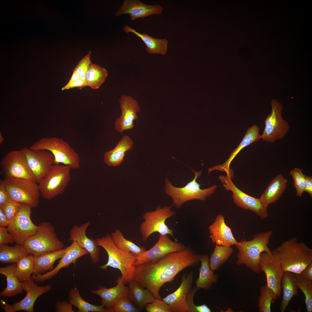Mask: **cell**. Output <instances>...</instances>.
<instances>
[{
  "mask_svg": "<svg viewBox=\"0 0 312 312\" xmlns=\"http://www.w3.org/2000/svg\"><path fill=\"white\" fill-rule=\"evenodd\" d=\"M201 255L186 247L172 252L155 263L144 264L136 267L133 281L149 289L155 298L161 299L159 292L165 283L172 282L174 277L185 268L196 264Z\"/></svg>",
  "mask_w": 312,
  "mask_h": 312,
  "instance_id": "6da1fadb",
  "label": "cell"
},
{
  "mask_svg": "<svg viewBox=\"0 0 312 312\" xmlns=\"http://www.w3.org/2000/svg\"><path fill=\"white\" fill-rule=\"evenodd\" d=\"M272 252L279 258L284 272L300 274L312 263V249L296 237L284 241Z\"/></svg>",
  "mask_w": 312,
  "mask_h": 312,
  "instance_id": "7a4b0ae2",
  "label": "cell"
},
{
  "mask_svg": "<svg viewBox=\"0 0 312 312\" xmlns=\"http://www.w3.org/2000/svg\"><path fill=\"white\" fill-rule=\"evenodd\" d=\"M95 240L98 246L105 250L108 257L107 263L98 268L103 270H105L108 267L119 270L125 285L133 281L136 268L134 264L136 257L131 253L119 250L114 243L111 235L107 234Z\"/></svg>",
  "mask_w": 312,
  "mask_h": 312,
  "instance_id": "3957f363",
  "label": "cell"
},
{
  "mask_svg": "<svg viewBox=\"0 0 312 312\" xmlns=\"http://www.w3.org/2000/svg\"><path fill=\"white\" fill-rule=\"evenodd\" d=\"M272 234V231L270 230L256 234L250 240L243 239L238 242L235 245L238 251L237 264H245L254 272L259 274L258 264L261 253L272 252L268 245Z\"/></svg>",
  "mask_w": 312,
  "mask_h": 312,
  "instance_id": "277c9868",
  "label": "cell"
},
{
  "mask_svg": "<svg viewBox=\"0 0 312 312\" xmlns=\"http://www.w3.org/2000/svg\"><path fill=\"white\" fill-rule=\"evenodd\" d=\"M32 150L49 151L54 157V164H61L70 166L72 169H79L80 157L79 154L66 142L56 137H43L36 141L29 148Z\"/></svg>",
  "mask_w": 312,
  "mask_h": 312,
  "instance_id": "5b68a950",
  "label": "cell"
},
{
  "mask_svg": "<svg viewBox=\"0 0 312 312\" xmlns=\"http://www.w3.org/2000/svg\"><path fill=\"white\" fill-rule=\"evenodd\" d=\"M192 170L194 173V177L183 187H175L172 185L167 177L165 179V192L166 194L172 199V205L177 209L181 208L184 203L189 200H205L211 195L217 188V185L215 184L207 189H201L200 185L197 182L196 180L201 176L202 171L201 170L196 172Z\"/></svg>",
  "mask_w": 312,
  "mask_h": 312,
  "instance_id": "8992f818",
  "label": "cell"
},
{
  "mask_svg": "<svg viewBox=\"0 0 312 312\" xmlns=\"http://www.w3.org/2000/svg\"><path fill=\"white\" fill-rule=\"evenodd\" d=\"M36 233L28 238L23 245L33 256L64 248L63 242L59 239L55 227L48 222H41Z\"/></svg>",
  "mask_w": 312,
  "mask_h": 312,
  "instance_id": "52a82bcc",
  "label": "cell"
},
{
  "mask_svg": "<svg viewBox=\"0 0 312 312\" xmlns=\"http://www.w3.org/2000/svg\"><path fill=\"white\" fill-rule=\"evenodd\" d=\"M10 198L16 202L37 207L40 192L34 181L25 178L8 177L3 179Z\"/></svg>",
  "mask_w": 312,
  "mask_h": 312,
  "instance_id": "ba28073f",
  "label": "cell"
},
{
  "mask_svg": "<svg viewBox=\"0 0 312 312\" xmlns=\"http://www.w3.org/2000/svg\"><path fill=\"white\" fill-rule=\"evenodd\" d=\"M71 169L69 166L53 165L38 185L42 197L51 200L62 194L70 181Z\"/></svg>",
  "mask_w": 312,
  "mask_h": 312,
  "instance_id": "9c48e42d",
  "label": "cell"
},
{
  "mask_svg": "<svg viewBox=\"0 0 312 312\" xmlns=\"http://www.w3.org/2000/svg\"><path fill=\"white\" fill-rule=\"evenodd\" d=\"M173 205L166 206L161 208L158 206L154 211L147 212L143 215L144 220L140 226V231L144 242L154 233L157 232L162 235H170L174 237V230L168 228L165 221L176 214L171 208Z\"/></svg>",
  "mask_w": 312,
  "mask_h": 312,
  "instance_id": "30bf717a",
  "label": "cell"
},
{
  "mask_svg": "<svg viewBox=\"0 0 312 312\" xmlns=\"http://www.w3.org/2000/svg\"><path fill=\"white\" fill-rule=\"evenodd\" d=\"M271 105V112L265 120V127L260 139L273 143L283 139L289 131L290 126L282 117V105L275 99L272 100Z\"/></svg>",
  "mask_w": 312,
  "mask_h": 312,
  "instance_id": "8fae6325",
  "label": "cell"
},
{
  "mask_svg": "<svg viewBox=\"0 0 312 312\" xmlns=\"http://www.w3.org/2000/svg\"><path fill=\"white\" fill-rule=\"evenodd\" d=\"M31 208L29 205L22 203L16 216L6 227L17 244H23L38 229V226L34 224L31 218Z\"/></svg>",
  "mask_w": 312,
  "mask_h": 312,
  "instance_id": "7c38bea8",
  "label": "cell"
},
{
  "mask_svg": "<svg viewBox=\"0 0 312 312\" xmlns=\"http://www.w3.org/2000/svg\"><path fill=\"white\" fill-rule=\"evenodd\" d=\"M1 174L3 178L14 177L34 181L23 148L8 153L0 163Z\"/></svg>",
  "mask_w": 312,
  "mask_h": 312,
  "instance_id": "4fadbf2b",
  "label": "cell"
},
{
  "mask_svg": "<svg viewBox=\"0 0 312 312\" xmlns=\"http://www.w3.org/2000/svg\"><path fill=\"white\" fill-rule=\"evenodd\" d=\"M186 247L182 243L173 241L168 235L159 234L158 240L152 247L136 257L134 265L155 263L168 254L181 251Z\"/></svg>",
  "mask_w": 312,
  "mask_h": 312,
  "instance_id": "5bb4252c",
  "label": "cell"
},
{
  "mask_svg": "<svg viewBox=\"0 0 312 312\" xmlns=\"http://www.w3.org/2000/svg\"><path fill=\"white\" fill-rule=\"evenodd\" d=\"M218 179L226 190L232 192L233 201L237 206L253 211L262 219L268 217L267 208L263 205L259 198L250 196L241 191L233 183L231 177L227 175H220Z\"/></svg>",
  "mask_w": 312,
  "mask_h": 312,
  "instance_id": "9a60e30c",
  "label": "cell"
},
{
  "mask_svg": "<svg viewBox=\"0 0 312 312\" xmlns=\"http://www.w3.org/2000/svg\"><path fill=\"white\" fill-rule=\"evenodd\" d=\"M258 265L260 271H263L265 274L267 284L279 298L281 292V283L284 271L279 258L272 252H262L260 255Z\"/></svg>",
  "mask_w": 312,
  "mask_h": 312,
  "instance_id": "2e32d148",
  "label": "cell"
},
{
  "mask_svg": "<svg viewBox=\"0 0 312 312\" xmlns=\"http://www.w3.org/2000/svg\"><path fill=\"white\" fill-rule=\"evenodd\" d=\"M31 278L29 281L22 283V288L26 291V294L20 301L10 305L1 300L0 304L2 308L6 312L19 311L34 312V305L36 300L41 295L49 291L51 286L50 285L39 286Z\"/></svg>",
  "mask_w": 312,
  "mask_h": 312,
  "instance_id": "e0dca14e",
  "label": "cell"
},
{
  "mask_svg": "<svg viewBox=\"0 0 312 312\" xmlns=\"http://www.w3.org/2000/svg\"><path fill=\"white\" fill-rule=\"evenodd\" d=\"M23 148L34 180L39 184L54 164V157L47 150Z\"/></svg>",
  "mask_w": 312,
  "mask_h": 312,
  "instance_id": "ac0fdd59",
  "label": "cell"
},
{
  "mask_svg": "<svg viewBox=\"0 0 312 312\" xmlns=\"http://www.w3.org/2000/svg\"><path fill=\"white\" fill-rule=\"evenodd\" d=\"M119 102L121 114L115 122L114 128L122 134L124 131L132 129L134 127V121L138 119L137 113L140 108L138 101L131 96L122 95Z\"/></svg>",
  "mask_w": 312,
  "mask_h": 312,
  "instance_id": "d6986e66",
  "label": "cell"
},
{
  "mask_svg": "<svg viewBox=\"0 0 312 312\" xmlns=\"http://www.w3.org/2000/svg\"><path fill=\"white\" fill-rule=\"evenodd\" d=\"M182 281L178 288L162 299L170 307L171 312H189L187 297L194 281L192 271L181 276Z\"/></svg>",
  "mask_w": 312,
  "mask_h": 312,
  "instance_id": "ffe728a7",
  "label": "cell"
},
{
  "mask_svg": "<svg viewBox=\"0 0 312 312\" xmlns=\"http://www.w3.org/2000/svg\"><path fill=\"white\" fill-rule=\"evenodd\" d=\"M88 254L87 250L81 247L76 242L73 241L70 246H68L55 268L44 274L33 275L31 278L34 281L42 282L50 279L56 275L61 269L68 267L71 264H75L78 259Z\"/></svg>",
  "mask_w": 312,
  "mask_h": 312,
  "instance_id": "44dd1931",
  "label": "cell"
},
{
  "mask_svg": "<svg viewBox=\"0 0 312 312\" xmlns=\"http://www.w3.org/2000/svg\"><path fill=\"white\" fill-rule=\"evenodd\" d=\"M163 10L162 7L159 5H149L139 0H125L115 16H118L128 14L131 21H133L153 14L160 15Z\"/></svg>",
  "mask_w": 312,
  "mask_h": 312,
  "instance_id": "7402d4cb",
  "label": "cell"
},
{
  "mask_svg": "<svg viewBox=\"0 0 312 312\" xmlns=\"http://www.w3.org/2000/svg\"><path fill=\"white\" fill-rule=\"evenodd\" d=\"M90 224L88 221L80 226H73L70 231L69 240L76 242L81 247L87 250L92 262L96 264L99 262L100 249L96 240L88 238L86 235V230Z\"/></svg>",
  "mask_w": 312,
  "mask_h": 312,
  "instance_id": "603a6c76",
  "label": "cell"
},
{
  "mask_svg": "<svg viewBox=\"0 0 312 312\" xmlns=\"http://www.w3.org/2000/svg\"><path fill=\"white\" fill-rule=\"evenodd\" d=\"M212 242L219 245L231 246L237 244L230 228L226 224L224 217L219 214L209 227Z\"/></svg>",
  "mask_w": 312,
  "mask_h": 312,
  "instance_id": "cb8c5ba5",
  "label": "cell"
},
{
  "mask_svg": "<svg viewBox=\"0 0 312 312\" xmlns=\"http://www.w3.org/2000/svg\"><path fill=\"white\" fill-rule=\"evenodd\" d=\"M117 285L113 287L107 288L100 286L96 290H91L93 294L97 295L101 298V304L107 310L111 308L120 298L127 296L130 292L129 288L123 283L122 276H119L116 280Z\"/></svg>",
  "mask_w": 312,
  "mask_h": 312,
  "instance_id": "d4e9b609",
  "label": "cell"
},
{
  "mask_svg": "<svg viewBox=\"0 0 312 312\" xmlns=\"http://www.w3.org/2000/svg\"><path fill=\"white\" fill-rule=\"evenodd\" d=\"M260 129L258 126L254 125L249 127L245 134L241 142L238 146L231 153L229 158L223 164L211 167L213 171L217 170L224 172L229 175H231L233 173L230 169V164L237 154L244 148L251 144L259 141L260 139Z\"/></svg>",
  "mask_w": 312,
  "mask_h": 312,
  "instance_id": "484cf974",
  "label": "cell"
},
{
  "mask_svg": "<svg viewBox=\"0 0 312 312\" xmlns=\"http://www.w3.org/2000/svg\"><path fill=\"white\" fill-rule=\"evenodd\" d=\"M133 142L130 136L124 135L112 149L106 152L103 160L107 165L116 167L119 165L123 161L126 152L133 148Z\"/></svg>",
  "mask_w": 312,
  "mask_h": 312,
  "instance_id": "4316f807",
  "label": "cell"
},
{
  "mask_svg": "<svg viewBox=\"0 0 312 312\" xmlns=\"http://www.w3.org/2000/svg\"><path fill=\"white\" fill-rule=\"evenodd\" d=\"M287 179L280 174L274 177L261 194L259 199L265 207L270 204L276 202L287 187Z\"/></svg>",
  "mask_w": 312,
  "mask_h": 312,
  "instance_id": "83f0119b",
  "label": "cell"
},
{
  "mask_svg": "<svg viewBox=\"0 0 312 312\" xmlns=\"http://www.w3.org/2000/svg\"><path fill=\"white\" fill-rule=\"evenodd\" d=\"M123 30L127 34L131 32L140 38L146 45V50L148 53L163 55L166 54L168 42L166 38H155L144 33H140L127 25L124 26Z\"/></svg>",
  "mask_w": 312,
  "mask_h": 312,
  "instance_id": "f1b7e54d",
  "label": "cell"
},
{
  "mask_svg": "<svg viewBox=\"0 0 312 312\" xmlns=\"http://www.w3.org/2000/svg\"><path fill=\"white\" fill-rule=\"evenodd\" d=\"M68 246L57 251L44 252L38 255L33 256L34 271L33 275L42 274L43 273L51 271L54 268V264L57 260L61 259Z\"/></svg>",
  "mask_w": 312,
  "mask_h": 312,
  "instance_id": "f546056e",
  "label": "cell"
},
{
  "mask_svg": "<svg viewBox=\"0 0 312 312\" xmlns=\"http://www.w3.org/2000/svg\"><path fill=\"white\" fill-rule=\"evenodd\" d=\"M16 263L0 268V274L6 278L7 286L0 293V296L11 297L23 293L22 283L18 279L15 273Z\"/></svg>",
  "mask_w": 312,
  "mask_h": 312,
  "instance_id": "4dcf8cb0",
  "label": "cell"
},
{
  "mask_svg": "<svg viewBox=\"0 0 312 312\" xmlns=\"http://www.w3.org/2000/svg\"><path fill=\"white\" fill-rule=\"evenodd\" d=\"M281 288L283 289V294L279 308L281 312H284L292 298L298 294L299 288L295 273L287 271L284 272Z\"/></svg>",
  "mask_w": 312,
  "mask_h": 312,
  "instance_id": "1f68e13d",
  "label": "cell"
},
{
  "mask_svg": "<svg viewBox=\"0 0 312 312\" xmlns=\"http://www.w3.org/2000/svg\"><path fill=\"white\" fill-rule=\"evenodd\" d=\"M200 261L201 265L198 277L195 281L196 287L199 289L207 290L211 287L213 283L217 282L219 276L214 274L213 271L210 269L207 255H201Z\"/></svg>",
  "mask_w": 312,
  "mask_h": 312,
  "instance_id": "d6a6232c",
  "label": "cell"
},
{
  "mask_svg": "<svg viewBox=\"0 0 312 312\" xmlns=\"http://www.w3.org/2000/svg\"><path fill=\"white\" fill-rule=\"evenodd\" d=\"M130 292L127 295L129 300L141 310L155 298L149 289H144L133 281L129 283Z\"/></svg>",
  "mask_w": 312,
  "mask_h": 312,
  "instance_id": "836d02e7",
  "label": "cell"
},
{
  "mask_svg": "<svg viewBox=\"0 0 312 312\" xmlns=\"http://www.w3.org/2000/svg\"><path fill=\"white\" fill-rule=\"evenodd\" d=\"M30 255L23 244H16L13 246L0 244V262L1 263H16L21 258Z\"/></svg>",
  "mask_w": 312,
  "mask_h": 312,
  "instance_id": "e575fe53",
  "label": "cell"
},
{
  "mask_svg": "<svg viewBox=\"0 0 312 312\" xmlns=\"http://www.w3.org/2000/svg\"><path fill=\"white\" fill-rule=\"evenodd\" d=\"M111 235L114 244L123 252L131 253L137 257L146 250L144 247L138 246L132 241L126 239L118 229L111 233Z\"/></svg>",
  "mask_w": 312,
  "mask_h": 312,
  "instance_id": "d590c367",
  "label": "cell"
},
{
  "mask_svg": "<svg viewBox=\"0 0 312 312\" xmlns=\"http://www.w3.org/2000/svg\"><path fill=\"white\" fill-rule=\"evenodd\" d=\"M68 301L77 307L78 312H107V309L101 305H96L88 303L81 297L79 290L71 288L68 294Z\"/></svg>",
  "mask_w": 312,
  "mask_h": 312,
  "instance_id": "8d00e7d4",
  "label": "cell"
},
{
  "mask_svg": "<svg viewBox=\"0 0 312 312\" xmlns=\"http://www.w3.org/2000/svg\"><path fill=\"white\" fill-rule=\"evenodd\" d=\"M108 73L105 68L91 63L86 76V86L93 89H97L105 81Z\"/></svg>",
  "mask_w": 312,
  "mask_h": 312,
  "instance_id": "74e56055",
  "label": "cell"
},
{
  "mask_svg": "<svg viewBox=\"0 0 312 312\" xmlns=\"http://www.w3.org/2000/svg\"><path fill=\"white\" fill-rule=\"evenodd\" d=\"M16 264L15 273L18 280L22 283L31 280V276L34 271L33 256L30 254L23 257Z\"/></svg>",
  "mask_w": 312,
  "mask_h": 312,
  "instance_id": "f35d334b",
  "label": "cell"
},
{
  "mask_svg": "<svg viewBox=\"0 0 312 312\" xmlns=\"http://www.w3.org/2000/svg\"><path fill=\"white\" fill-rule=\"evenodd\" d=\"M231 246L216 244L215 249L209 259V264L213 271L218 270L228 259L233 253Z\"/></svg>",
  "mask_w": 312,
  "mask_h": 312,
  "instance_id": "ab89813d",
  "label": "cell"
},
{
  "mask_svg": "<svg viewBox=\"0 0 312 312\" xmlns=\"http://www.w3.org/2000/svg\"><path fill=\"white\" fill-rule=\"evenodd\" d=\"M260 293L258 304L259 311L271 312V304L273 300L277 299L276 294L267 284L260 288Z\"/></svg>",
  "mask_w": 312,
  "mask_h": 312,
  "instance_id": "60d3db41",
  "label": "cell"
},
{
  "mask_svg": "<svg viewBox=\"0 0 312 312\" xmlns=\"http://www.w3.org/2000/svg\"><path fill=\"white\" fill-rule=\"evenodd\" d=\"M295 275L298 287L305 295V302L307 311L312 312V281L302 277L299 274H295Z\"/></svg>",
  "mask_w": 312,
  "mask_h": 312,
  "instance_id": "b9f144b4",
  "label": "cell"
},
{
  "mask_svg": "<svg viewBox=\"0 0 312 312\" xmlns=\"http://www.w3.org/2000/svg\"><path fill=\"white\" fill-rule=\"evenodd\" d=\"M141 310L129 299L127 296L119 298L107 312H139Z\"/></svg>",
  "mask_w": 312,
  "mask_h": 312,
  "instance_id": "7bdbcfd3",
  "label": "cell"
},
{
  "mask_svg": "<svg viewBox=\"0 0 312 312\" xmlns=\"http://www.w3.org/2000/svg\"><path fill=\"white\" fill-rule=\"evenodd\" d=\"M21 203L10 198L6 203L0 205V209L5 214L9 223L16 216L21 208Z\"/></svg>",
  "mask_w": 312,
  "mask_h": 312,
  "instance_id": "ee69618b",
  "label": "cell"
},
{
  "mask_svg": "<svg viewBox=\"0 0 312 312\" xmlns=\"http://www.w3.org/2000/svg\"><path fill=\"white\" fill-rule=\"evenodd\" d=\"M290 174L294 180V186L296 190V196L300 197L304 192L305 175L303 173L302 169L297 168L291 170Z\"/></svg>",
  "mask_w": 312,
  "mask_h": 312,
  "instance_id": "f6af8a7d",
  "label": "cell"
},
{
  "mask_svg": "<svg viewBox=\"0 0 312 312\" xmlns=\"http://www.w3.org/2000/svg\"><path fill=\"white\" fill-rule=\"evenodd\" d=\"M91 53V51H89L82 58L73 71L78 73L80 76L81 79L85 82L86 73L92 63L90 59Z\"/></svg>",
  "mask_w": 312,
  "mask_h": 312,
  "instance_id": "bcb514c9",
  "label": "cell"
},
{
  "mask_svg": "<svg viewBox=\"0 0 312 312\" xmlns=\"http://www.w3.org/2000/svg\"><path fill=\"white\" fill-rule=\"evenodd\" d=\"M145 309L148 312H171L169 306L163 300L155 298L153 301L146 304Z\"/></svg>",
  "mask_w": 312,
  "mask_h": 312,
  "instance_id": "7dc6e473",
  "label": "cell"
},
{
  "mask_svg": "<svg viewBox=\"0 0 312 312\" xmlns=\"http://www.w3.org/2000/svg\"><path fill=\"white\" fill-rule=\"evenodd\" d=\"M56 312H74L72 304L69 301L62 300L57 302L55 304Z\"/></svg>",
  "mask_w": 312,
  "mask_h": 312,
  "instance_id": "c3c4849f",
  "label": "cell"
},
{
  "mask_svg": "<svg viewBox=\"0 0 312 312\" xmlns=\"http://www.w3.org/2000/svg\"><path fill=\"white\" fill-rule=\"evenodd\" d=\"M14 242V239L8 232L7 227L0 226V244H12Z\"/></svg>",
  "mask_w": 312,
  "mask_h": 312,
  "instance_id": "681fc988",
  "label": "cell"
},
{
  "mask_svg": "<svg viewBox=\"0 0 312 312\" xmlns=\"http://www.w3.org/2000/svg\"><path fill=\"white\" fill-rule=\"evenodd\" d=\"M198 289L196 287H192L188 293L187 297V303L189 309V312H197V306L194 304L193 298L195 293Z\"/></svg>",
  "mask_w": 312,
  "mask_h": 312,
  "instance_id": "f907efd6",
  "label": "cell"
},
{
  "mask_svg": "<svg viewBox=\"0 0 312 312\" xmlns=\"http://www.w3.org/2000/svg\"><path fill=\"white\" fill-rule=\"evenodd\" d=\"M10 198L3 179L0 180V205L6 202Z\"/></svg>",
  "mask_w": 312,
  "mask_h": 312,
  "instance_id": "816d5d0a",
  "label": "cell"
},
{
  "mask_svg": "<svg viewBox=\"0 0 312 312\" xmlns=\"http://www.w3.org/2000/svg\"><path fill=\"white\" fill-rule=\"evenodd\" d=\"M86 86H87L86 82L80 79L70 84H66L62 88V90H64L75 87L81 89Z\"/></svg>",
  "mask_w": 312,
  "mask_h": 312,
  "instance_id": "f5cc1de1",
  "label": "cell"
},
{
  "mask_svg": "<svg viewBox=\"0 0 312 312\" xmlns=\"http://www.w3.org/2000/svg\"><path fill=\"white\" fill-rule=\"evenodd\" d=\"M299 274L302 277L312 281V263L308 265Z\"/></svg>",
  "mask_w": 312,
  "mask_h": 312,
  "instance_id": "db71d44e",
  "label": "cell"
},
{
  "mask_svg": "<svg viewBox=\"0 0 312 312\" xmlns=\"http://www.w3.org/2000/svg\"><path fill=\"white\" fill-rule=\"evenodd\" d=\"M304 192H307L312 197V177L305 175Z\"/></svg>",
  "mask_w": 312,
  "mask_h": 312,
  "instance_id": "11a10c76",
  "label": "cell"
},
{
  "mask_svg": "<svg viewBox=\"0 0 312 312\" xmlns=\"http://www.w3.org/2000/svg\"><path fill=\"white\" fill-rule=\"evenodd\" d=\"M6 216L2 210L0 209V226L6 227L9 224Z\"/></svg>",
  "mask_w": 312,
  "mask_h": 312,
  "instance_id": "9f6ffc18",
  "label": "cell"
},
{
  "mask_svg": "<svg viewBox=\"0 0 312 312\" xmlns=\"http://www.w3.org/2000/svg\"><path fill=\"white\" fill-rule=\"evenodd\" d=\"M80 79V76L78 73L75 72H73L71 77L66 84H70Z\"/></svg>",
  "mask_w": 312,
  "mask_h": 312,
  "instance_id": "6f0895ef",
  "label": "cell"
},
{
  "mask_svg": "<svg viewBox=\"0 0 312 312\" xmlns=\"http://www.w3.org/2000/svg\"><path fill=\"white\" fill-rule=\"evenodd\" d=\"M211 309L205 304L198 306L197 312H211Z\"/></svg>",
  "mask_w": 312,
  "mask_h": 312,
  "instance_id": "680465c9",
  "label": "cell"
},
{
  "mask_svg": "<svg viewBox=\"0 0 312 312\" xmlns=\"http://www.w3.org/2000/svg\"><path fill=\"white\" fill-rule=\"evenodd\" d=\"M4 138L3 137L2 132H0V144H2L4 141Z\"/></svg>",
  "mask_w": 312,
  "mask_h": 312,
  "instance_id": "91938a15",
  "label": "cell"
}]
</instances>
